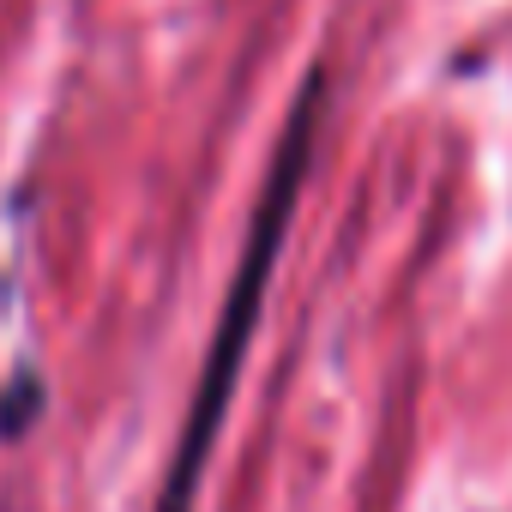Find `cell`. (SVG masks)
Returning a JSON list of instances; mask_svg holds the SVG:
<instances>
[{"mask_svg": "<svg viewBox=\"0 0 512 512\" xmlns=\"http://www.w3.org/2000/svg\"><path fill=\"white\" fill-rule=\"evenodd\" d=\"M320 109H326V73H308L302 97L284 115L266 187H260V199H253V223H247V241H241V260H235V278H229V296H223V314H217V332H211L205 368L193 380V404H187V422H181V440H175V458L163 470V488H157L151 512H193V500H199L211 446H217L223 416H229L235 386H241L247 344H253L260 314H266V290H272V272H278V253L290 241L296 199L308 187V163H314V139H320Z\"/></svg>", "mask_w": 512, "mask_h": 512, "instance_id": "cell-1", "label": "cell"}, {"mask_svg": "<svg viewBox=\"0 0 512 512\" xmlns=\"http://www.w3.org/2000/svg\"><path fill=\"white\" fill-rule=\"evenodd\" d=\"M43 404H49L43 380H37V374H19L7 392H0V440H19V434H31V422L43 416Z\"/></svg>", "mask_w": 512, "mask_h": 512, "instance_id": "cell-2", "label": "cell"}]
</instances>
